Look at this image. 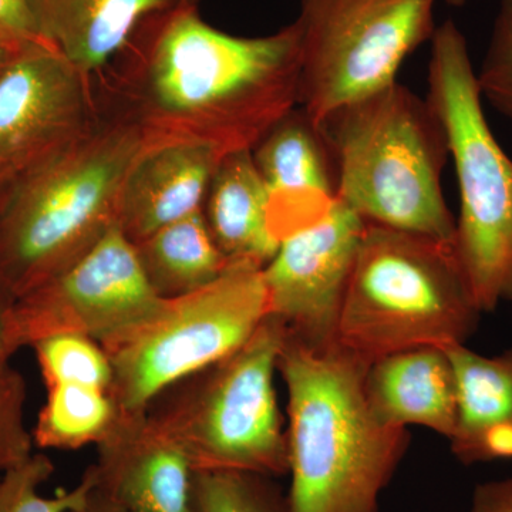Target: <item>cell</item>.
<instances>
[{"instance_id": "cell-20", "label": "cell", "mask_w": 512, "mask_h": 512, "mask_svg": "<svg viewBox=\"0 0 512 512\" xmlns=\"http://www.w3.org/2000/svg\"><path fill=\"white\" fill-rule=\"evenodd\" d=\"M134 247L151 288L163 299L200 291L217 281L229 265L202 210L167 225Z\"/></svg>"}, {"instance_id": "cell-14", "label": "cell", "mask_w": 512, "mask_h": 512, "mask_svg": "<svg viewBox=\"0 0 512 512\" xmlns=\"http://www.w3.org/2000/svg\"><path fill=\"white\" fill-rule=\"evenodd\" d=\"M269 198V220L282 241L319 220L338 200L335 153L322 126L296 107L252 150Z\"/></svg>"}, {"instance_id": "cell-2", "label": "cell", "mask_w": 512, "mask_h": 512, "mask_svg": "<svg viewBox=\"0 0 512 512\" xmlns=\"http://www.w3.org/2000/svg\"><path fill=\"white\" fill-rule=\"evenodd\" d=\"M370 363L336 339L309 343L286 332L278 373L288 390L289 512H379L410 434L370 409Z\"/></svg>"}, {"instance_id": "cell-16", "label": "cell", "mask_w": 512, "mask_h": 512, "mask_svg": "<svg viewBox=\"0 0 512 512\" xmlns=\"http://www.w3.org/2000/svg\"><path fill=\"white\" fill-rule=\"evenodd\" d=\"M365 392L370 409L386 426H420L447 440L457 421V377L446 350L423 346L373 360Z\"/></svg>"}, {"instance_id": "cell-7", "label": "cell", "mask_w": 512, "mask_h": 512, "mask_svg": "<svg viewBox=\"0 0 512 512\" xmlns=\"http://www.w3.org/2000/svg\"><path fill=\"white\" fill-rule=\"evenodd\" d=\"M284 323L268 315L231 355L175 383L148 407L183 446L194 471L288 474L275 389Z\"/></svg>"}, {"instance_id": "cell-9", "label": "cell", "mask_w": 512, "mask_h": 512, "mask_svg": "<svg viewBox=\"0 0 512 512\" xmlns=\"http://www.w3.org/2000/svg\"><path fill=\"white\" fill-rule=\"evenodd\" d=\"M437 0H301L302 107L320 124L397 82L436 32Z\"/></svg>"}, {"instance_id": "cell-17", "label": "cell", "mask_w": 512, "mask_h": 512, "mask_svg": "<svg viewBox=\"0 0 512 512\" xmlns=\"http://www.w3.org/2000/svg\"><path fill=\"white\" fill-rule=\"evenodd\" d=\"M444 350L457 377L454 457L464 466L512 460V348L491 357L466 345Z\"/></svg>"}, {"instance_id": "cell-22", "label": "cell", "mask_w": 512, "mask_h": 512, "mask_svg": "<svg viewBox=\"0 0 512 512\" xmlns=\"http://www.w3.org/2000/svg\"><path fill=\"white\" fill-rule=\"evenodd\" d=\"M194 512H289L275 477L244 471H194Z\"/></svg>"}, {"instance_id": "cell-18", "label": "cell", "mask_w": 512, "mask_h": 512, "mask_svg": "<svg viewBox=\"0 0 512 512\" xmlns=\"http://www.w3.org/2000/svg\"><path fill=\"white\" fill-rule=\"evenodd\" d=\"M175 0H29L40 35L84 76L103 72L140 23Z\"/></svg>"}, {"instance_id": "cell-26", "label": "cell", "mask_w": 512, "mask_h": 512, "mask_svg": "<svg viewBox=\"0 0 512 512\" xmlns=\"http://www.w3.org/2000/svg\"><path fill=\"white\" fill-rule=\"evenodd\" d=\"M25 377L9 363L0 365V473L33 456L32 433L26 427Z\"/></svg>"}, {"instance_id": "cell-10", "label": "cell", "mask_w": 512, "mask_h": 512, "mask_svg": "<svg viewBox=\"0 0 512 512\" xmlns=\"http://www.w3.org/2000/svg\"><path fill=\"white\" fill-rule=\"evenodd\" d=\"M164 302L116 224L73 265L13 303V325L22 348L74 333L106 349L153 319Z\"/></svg>"}, {"instance_id": "cell-15", "label": "cell", "mask_w": 512, "mask_h": 512, "mask_svg": "<svg viewBox=\"0 0 512 512\" xmlns=\"http://www.w3.org/2000/svg\"><path fill=\"white\" fill-rule=\"evenodd\" d=\"M220 153L195 143L144 146L131 164L119 202L117 225L134 245L201 211Z\"/></svg>"}, {"instance_id": "cell-24", "label": "cell", "mask_w": 512, "mask_h": 512, "mask_svg": "<svg viewBox=\"0 0 512 512\" xmlns=\"http://www.w3.org/2000/svg\"><path fill=\"white\" fill-rule=\"evenodd\" d=\"M55 473V464L45 454H35L0 477V512H70L86 501L96 478L87 467L82 480L70 490L52 497L40 493Z\"/></svg>"}, {"instance_id": "cell-27", "label": "cell", "mask_w": 512, "mask_h": 512, "mask_svg": "<svg viewBox=\"0 0 512 512\" xmlns=\"http://www.w3.org/2000/svg\"><path fill=\"white\" fill-rule=\"evenodd\" d=\"M47 42L37 29L29 0H0V45L13 52Z\"/></svg>"}, {"instance_id": "cell-30", "label": "cell", "mask_w": 512, "mask_h": 512, "mask_svg": "<svg viewBox=\"0 0 512 512\" xmlns=\"http://www.w3.org/2000/svg\"><path fill=\"white\" fill-rule=\"evenodd\" d=\"M70 512H130L123 505L114 501L109 495L99 490L94 483L92 490L87 495L86 501L80 507Z\"/></svg>"}, {"instance_id": "cell-33", "label": "cell", "mask_w": 512, "mask_h": 512, "mask_svg": "<svg viewBox=\"0 0 512 512\" xmlns=\"http://www.w3.org/2000/svg\"><path fill=\"white\" fill-rule=\"evenodd\" d=\"M177 3H183V5L198 6L200 0H175Z\"/></svg>"}, {"instance_id": "cell-31", "label": "cell", "mask_w": 512, "mask_h": 512, "mask_svg": "<svg viewBox=\"0 0 512 512\" xmlns=\"http://www.w3.org/2000/svg\"><path fill=\"white\" fill-rule=\"evenodd\" d=\"M18 52H13V50L8 49V47L0 45V73L5 69L6 64L9 63V60L12 59L13 55Z\"/></svg>"}, {"instance_id": "cell-5", "label": "cell", "mask_w": 512, "mask_h": 512, "mask_svg": "<svg viewBox=\"0 0 512 512\" xmlns=\"http://www.w3.org/2000/svg\"><path fill=\"white\" fill-rule=\"evenodd\" d=\"M453 242L366 224L336 340L373 360L466 345L481 316Z\"/></svg>"}, {"instance_id": "cell-23", "label": "cell", "mask_w": 512, "mask_h": 512, "mask_svg": "<svg viewBox=\"0 0 512 512\" xmlns=\"http://www.w3.org/2000/svg\"><path fill=\"white\" fill-rule=\"evenodd\" d=\"M30 348L35 349L46 387L86 384L110 392L113 382L110 357L94 340L74 333H60L37 340Z\"/></svg>"}, {"instance_id": "cell-1", "label": "cell", "mask_w": 512, "mask_h": 512, "mask_svg": "<svg viewBox=\"0 0 512 512\" xmlns=\"http://www.w3.org/2000/svg\"><path fill=\"white\" fill-rule=\"evenodd\" d=\"M93 83L137 124L144 146L252 151L299 106L301 32L293 22L268 36L229 35L197 6L174 2L147 16Z\"/></svg>"}, {"instance_id": "cell-6", "label": "cell", "mask_w": 512, "mask_h": 512, "mask_svg": "<svg viewBox=\"0 0 512 512\" xmlns=\"http://www.w3.org/2000/svg\"><path fill=\"white\" fill-rule=\"evenodd\" d=\"M429 94L456 167L453 248L481 312L512 303V158L485 119L466 36L453 20L430 40Z\"/></svg>"}, {"instance_id": "cell-32", "label": "cell", "mask_w": 512, "mask_h": 512, "mask_svg": "<svg viewBox=\"0 0 512 512\" xmlns=\"http://www.w3.org/2000/svg\"><path fill=\"white\" fill-rule=\"evenodd\" d=\"M448 5L454 6V8H463L464 5H466L467 2H470V0H446Z\"/></svg>"}, {"instance_id": "cell-11", "label": "cell", "mask_w": 512, "mask_h": 512, "mask_svg": "<svg viewBox=\"0 0 512 512\" xmlns=\"http://www.w3.org/2000/svg\"><path fill=\"white\" fill-rule=\"evenodd\" d=\"M93 77L52 43L19 50L0 73V184L69 146L97 113Z\"/></svg>"}, {"instance_id": "cell-29", "label": "cell", "mask_w": 512, "mask_h": 512, "mask_svg": "<svg viewBox=\"0 0 512 512\" xmlns=\"http://www.w3.org/2000/svg\"><path fill=\"white\" fill-rule=\"evenodd\" d=\"M12 306L0 299V365L9 363L10 357L22 348L13 325Z\"/></svg>"}, {"instance_id": "cell-21", "label": "cell", "mask_w": 512, "mask_h": 512, "mask_svg": "<svg viewBox=\"0 0 512 512\" xmlns=\"http://www.w3.org/2000/svg\"><path fill=\"white\" fill-rule=\"evenodd\" d=\"M46 390V402L32 431L35 446L42 450L96 446L119 416L109 390L86 384H55Z\"/></svg>"}, {"instance_id": "cell-4", "label": "cell", "mask_w": 512, "mask_h": 512, "mask_svg": "<svg viewBox=\"0 0 512 512\" xmlns=\"http://www.w3.org/2000/svg\"><path fill=\"white\" fill-rule=\"evenodd\" d=\"M320 126L338 164V198L366 224L453 242L441 188L450 148L429 100L396 82Z\"/></svg>"}, {"instance_id": "cell-19", "label": "cell", "mask_w": 512, "mask_h": 512, "mask_svg": "<svg viewBox=\"0 0 512 512\" xmlns=\"http://www.w3.org/2000/svg\"><path fill=\"white\" fill-rule=\"evenodd\" d=\"M205 221L228 264L264 269L279 241L269 220V198L252 151L228 154L218 164L205 198Z\"/></svg>"}, {"instance_id": "cell-13", "label": "cell", "mask_w": 512, "mask_h": 512, "mask_svg": "<svg viewBox=\"0 0 512 512\" xmlns=\"http://www.w3.org/2000/svg\"><path fill=\"white\" fill-rule=\"evenodd\" d=\"M96 487L130 512H194V467L150 413L120 412L96 444Z\"/></svg>"}, {"instance_id": "cell-8", "label": "cell", "mask_w": 512, "mask_h": 512, "mask_svg": "<svg viewBox=\"0 0 512 512\" xmlns=\"http://www.w3.org/2000/svg\"><path fill=\"white\" fill-rule=\"evenodd\" d=\"M269 315L262 269L229 264L200 291L165 299L153 319L106 348L120 412H146L160 394L231 355Z\"/></svg>"}, {"instance_id": "cell-25", "label": "cell", "mask_w": 512, "mask_h": 512, "mask_svg": "<svg viewBox=\"0 0 512 512\" xmlns=\"http://www.w3.org/2000/svg\"><path fill=\"white\" fill-rule=\"evenodd\" d=\"M476 82L481 99L512 121V0H500Z\"/></svg>"}, {"instance_id": "cell-12", "label": "cell", "mask_w": 512, "mask_h": 512, "mask_svg": "<svg viewBox=\"0 0 512 512\" xmlns=\"http://www.w3.org/2000/svg\"><path fill=\"white\" fill-rule=\"evenodd\" d=\"M366 222L336 200L319 220L282 239L262 269L269 315L309 343L336 339L343 299Z\"/></svg>"}, {"instance_id": "cell-3", "label": "cell", "mask_w": 512, "mask_h": 512, "mask_svg": "<svg viewBox=\"0 0 512 512\" xmlns=\"http://www.w3.org/2000/svg\"><path fill=\"white\" fill-rule=\"evenodd\" d=\"M97 113L69 146L0 184V299L15 303L73 265L117 224L133 121L97 94Z\"/></svg>"}, {"instance_id": "cell-28", "label": "cell", "mask_w": 512, "mask_h": 512, "mask_svg": "<svg viewBox=\"0 0 512 512\" xmlns=\"http://www.w3.org/2000/svg\"><path fill=\"white\" fill-rule=\"evenodd\" d=\"M470 512H512V476L477 485Z\"/></svg>"}]
</instances>
